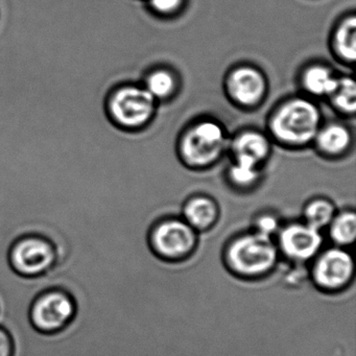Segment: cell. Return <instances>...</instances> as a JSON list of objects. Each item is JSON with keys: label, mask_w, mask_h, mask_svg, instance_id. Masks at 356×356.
<instances>
[{"label": "cell", "mask_w": 356, "mask_h": 356, "mask_svg": "<svg viewBox=\"0 0 356 356\" xmlns=\"http://www.w3.org/2000/svg\"><path fill=\"white\" fill-rule=\"evenodd\" d=\"M280 255L273 237L253 231L231 239L225 249V264L232 274L254 280L272 273Z\"/></svg>", "instance_id": "6da1fadb"}, {"label": "cell", "mask_w": 356, "mask_h": 356, "mask_svg": "<svg viewBox=\"0 0 356 356\" xmlns=\"http://www.w3.org/2000/svg\"><path fill=\"white\" fill-rule=\"evenodd\" d=\"M59 247L54 239L38 232L16 237L8 250L7 260L14 274L24 279H39L51 274L60 262Z\"/></svg>", "instance_id": "7a4b0ae2"}, {"label": "cell", "mask_w": 356, "mask_h": 356, "mask_svg": "<svg viewBox=\"0 0 356 356\" xmlns=\"http://www.w3.org/2000/svg\"><path fill=\"white\" fill-rule=\"evenodd\" d=\"M78 312V302L68 289L51 286L35 296L29 307L28 318L36 332L53 337L67 330Z\"/></svg>", "instance_id": "3957f363"}, {"label": "cell", "mask_w": 356, "mask_h": 356, "mask_svg": "<svg viewBox=\"0 0 356 356\" xmlns=\"http://www.w3.org/2000/svg\"><path fill=\"white\" fill-rule=\"evenodd\" d=\"M154 99L147 89L130 85L118 87L106 97V116L120 128H138L151 118Z\"/></svg>", "instance_id": "277c9868"}, {"label": "cell", "mask_w": 356, "mask_h": 356, "mask_svg": "<svg viewBox=\"0 0 356 356\" xmlns=\"http://www.w3.org/2000/svg\"><path fill=\"white\" fill-rule=\"evenodd\" d=\"M320 124L318 109L309 102L296 99L283 106L273 120V131L281 140L302 145L316 136Z\"/></svg>", "instance_id": "5b68a950"}, {"label": "cell", "mask_w": 356, "mask_h": 356, "mask_svg": "<svg viewBox=\"0 0 356 356\" xmlns=\"http://www.w3.org/2000/svg\"><path fill=\"white\" fill-rule=\"evenodd\" d=\"M197 232L185 220H168L149 233V243L158 257L166 261H182L195 253Z\"/></svg>", "instance_id": "8992f818"}, {"label": "cell", "mask_w": 356, "mask_h": 356, "mask_svg": "<svg viewBox=\"0 0 356 356\" xmlns=\"http://www.w3.org/2000/svg\"><path fill=\"white\" fill-rule=\"evenodd\" d=\"M312 268L314 285L325 293H339L353 281L355 264L346 248L322 250L314 258Z\"/></svg>", "instance_id": "52a82bcc"}, {"label": "cell", "mask_w": 356, "mask_h": 356, "mask_svg": "<svg viewBox=\"0 0 356 356\" xmlns=\"http://www.w3.org/2000/svg\"><path fill=\"white\" fill-rule=\"evenodd\" d=\"M276 243L279 252L287 259L296 264H305L314 260L322 251L324 239L320 230L304 222L280 229Z\"/></svg>", "instance_id": "ba28073f"}, {"label": "cell", "mask_w": 356, "mask_h": 356, "mask_svg": "<svg viewBox=\"0 0 356 356\" xmlns=\"http://www.w3.org/2000/svg\"><path fill=\"white\" fill-rule=\"evenodd\" d=\"M224 145L222 128L214 122H202L187 133L182 143V152L189 163L206 165L220 156Z\"/></svg>", "instance_id": "9c48e42d"}, {"label": "cell", "mask_w": 356, "mask_h": 356, "mask_svg": "<svg viewBox=\"0 0 356 356\" xmlns=\"http://www.w3.org/2000/svg\"><path fill=\"white\" fill-rule=\"evenodd\" d=\"M228 86L233 99L245 106L255 105L266 91L261 74L252 68H241L233 72Z\"/></svg>", "instance_id": "30bf717a"}, {"label": "cell", "mask_w": 356, "mask_h": 356, "mask_svg": "<svg viewBox=\"0 0 356 356\" xmlns=\"http://www.w3.org/2000/svg\"><path fill=\"white\" fill-rule=\"evenodd\" d=\"M218 218V206L208 197H195L189 201L184 208L185 222L197 232H204L211 229Z\"/></svg>", "instance_id": "8fae6325"}, {"label": "cell", "mask_w": 356, "mask_h": 356, "mask_svg": "<svg viewBox=\"0 0 356 356\" xmlns=\"http://www.w3.org/2000/svg\"><path fill=\"white\" fill-rule=\"evenodd\" d=\"M329 236L337 247L353 245L356 238V216L353 211H345L335 216L329 225Z\"/></svg>", "instance_id": "7c38bea8"}, {"label": "cell", "mask_w": 356, "mask_h": 356, "mask_svg": "<svg viewBox=\"0 0 356 356\" xmlns=\"http://www.w3.org/2000/svg\"><path fill=\"white\" fill-rule=\"evenodd\" d=\"M237 157H247L259 163L268 152V140L258 133L248 132L239 136L234 143Z\"/></svg>", "instance_id": "4fadbf2b"}, {"label": "cell", "mask_w": 356, "mask_h": 356, "mask_svg": "<svg viewBox=\"0 0 356 356\" xmlns=\"http://www.w3.org/2000/svg\"><path fill=\"white\" fill-rule=\"evenodd\" d=\"M304 85L314 95H330L337 90L339 81L326 68L314 67L306 72Z\"/></svg>", "instance_id": "5bb4252c"}, {"label": "cell", "mask_w": 356, "mask_h": 356, "mask_svg": "<svg viewBox=\"0 0 356 356\" xmlns=\"http://www.w3.org/2000/svg\"><path fill=\"white\" fill-rule=\"evenodd\" d=\"M349 143V132L343 127L337 124L327 127L318 136V143L321 149L331 155L345 151Z\"/></svg>", "instance_id": "9a60e30c"}, {"label": "cell", "mask_w": 356, "mask_h": 356, "mask_svg": "<svg viewBox=\"0 0 356 356\" xmlns=\"http://www.w3.org/2000/svg\"><path fill=\"white\" fill-rule=\"evenodd\" d=\"M334 216L335 210L333 205L323 200L312 202L306 207L304 212L306 224L320 231L329 227Z\"/></svg>", "instance_id": "2e32d148"}, {"label": "cell", "mask_w": 356, "mask_h": 356, "mask_svg": "<svg viewBox=\"0 0 356 356\" xmlns=\"http://www.w3.org/2000/svg\"><path fill=\"white\" fill-rule=\"evenodd\" d=\"M337 47L341 57L353 62L356 57V19L346 20L337 35Z\"/></svg>", "instance_id": "e0dca14e"}, {"label": "cell", "mask_w": 356, "mask_h": 356, "mask_svg": "<svg viewBox=\"0 0 356 356\" xmlns=\"http://www.w3.org/2000/svg\"><path fill=\"white\" fill-rule=\"evenodd\" d=\"M257 162L247 157H237V162L230 170L231 179L239 186H249L257 180L259 172Z\"/></svg>", "instance_id": "ac0fdd59"}, {"label": "cell", "mask_w": 356, "mask_h": 356, "mask_svg": "<svg viewBox=\"0 0 356 356\" xmlns=\"http://www.w3.org/2000/svg\"><path fill=\"white\" fill-rule=\"evenodd\" d=\"M334 103L341 111L354 113L356 110V86L351 79L339 81L337 90L333 93Z\"/></svg>", "instance_id": "d6986e66"}, {"label": "cell", "mask_w": 356, "mask_h": 356, "mask_svg": "<svg viewBox=\"0 0 356 356\" xmlns=\"http://www.w3.org/2000/svg\"><path fill=\"white\" fill-rule=\"evenodd\" d=\"M175 88V80L172 74L166 72H154L147 79V90L154 97H166Z\"/></svg>", "instance_id": "ffe728a7"}, {"label": "cell", "mask_w": 356, "mask_h": 356, "mask_svg": "<svg viewBox=\"0 0 356 356\" xmlns=\"http://www.w3.org/2000/svg\"><path fill=\"white\" fill-rule=\"evenodd\" d=\"M0 356H16L15 339L3 325H0Z\"/></svg>", "instance_id": "44dd1931"}, {"label": "cell", "mask_w": 356, "mask_h": 356, "mask_svg": "<svg viewBox=\"0 0 356 356\" xmlns=\"http://www.w3.org/2000/svg\"><path fill=\"white\" fill-rule=\"evenodd\" d=\"M255 231L266 236L273 237V235L280 231V225L275 216H264L256 222Z\"/></svg>", "instance_id": "7402d4cb"}, {"label": "cell", "mask_w": 356, "mask_h": 356, "mask_svg": "<svg viewBox=\"0 0 356 356\" xmlns=\"http://www.w3.org/2000/svg\"><path fill=\"white\" fill-rule=\"evenodd\" d=\"M154 9L162 13H170L178 9L181 0H151Z\"/></svg>", "instance_id": "603a6c76"}]
</instances>
